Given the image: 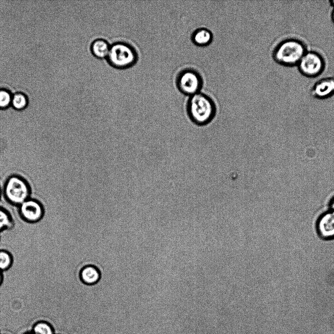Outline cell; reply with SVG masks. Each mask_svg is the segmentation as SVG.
I'll return each mask as SVG.
<instances>
[{
    "instance_id": "cell-12",
    "label": "cell",
    "mask_w": 334,
    "mask_h": 334,
    "mask_svg": "<svg viewBox=\"0 0 334 334\" xmlns=\"http://www.w3.org/2000/svg\"><path fill=\"white\" fill-rule=\"evenodd\" d=\"M213 36L211 32L205 28H200L195 31L191 37L192 42L199 46L209 45L212 40Z\"/></svg>"
},
{
    "instance_id": "cell-11",
    "label": "cell",
    "mask_w": 334,
    "mask_h": 334,
    "mask_svg": "<svg viewBox=\"0 0 334 334\" xmlns=\"http://www.w3.org/2000/svg\"><path fill=\"white\" fill-rule=\"evenodd\" d=\"M110 45L108 41L104 39L98 38L94 40L90 45V50L92 54L97 58H106Z\"/></svg>"
},
{
    "instance_id": "cell-14",
    "label": "cell",
    "mask_w": 334,
    "mask_h": 334,
    "mask_svg": "<svg viewBox=\"0 0 334 334\" xmlns=\"http://www.w3.org/2000/svg\"><path fill=\"white\" fill-rule=\"evenodd\" d=\"M13 225L14 221L10 213L0 207V232L11 229Z\"/></svg>"
},
{
    "instance_id": "cell-6",
    "label": "cell",
    "mask_w": 334,
    "mask_h": 334,
    "mask_svg": "<svg viewBox=\"0 0 334 334\" xmlns=\"http://www.w3.org/2000/svg\"><path fill=\"white\" fill-rule=\"evenodd\" d=\"M178 89L183 93L192 96L199 93L202 86L200 75L192 69H186L177 75L176 81Z\"/></svg>"
},
{
    "instance_id": "cell-4",
    "label": "cell",
    "mask_w": 334,
    "mask_h": 334,
    "mask_svg": "<svg viewBox=\"0 0 334 334\" xmlns=\"http://www.w3.org/2000/svg\"><path fill=\"white\" fill-rule=\"evenodd\" d=\"M4 194L9 202L19 206L30 198V187L22 177L12 176L7 179L4 184Z\"/></svg>"
},
{
    "instance_id": "cell-2",
    "label": "cell",
    "mask_w": 334,
    "mask_h": 334,
    "mask_svg": "<svg viewBox=\"0 0 334 334\" xmlns=\"http://www.w3.org/2000/svg\"><path fill=\"white\" fill-rule=\"evenodd\" d=\"M307 45L302 40L296 37L286 38L274 47L272 57L278 65L285 67L297 66L308 51Z\"/></svg>"
},
{
    "instance_id": "cell-3",
    "label": "cell",
    "mask_w": 334,
    "mask_h": 334,
    "mask_svg": "<svg viewBox=\"0 0 334 334\" xmlns=\"http://www.w3.org/2000/svg\"><path fill=\"white\" fill-rule=\"evenodd\" d=\"M106 58L108 64L112 67L123 69L136 64L138 55L136 49L132 45L124 41H118L110 45Z\"/></svg>"
},
{
    "instance_id": "cell-15",
    "label": "cell",
    "mask_w": 334,
    "mask_h": 334,
    "mask_svg": "<svg viewBox=\"0 0 334 334\" xmlns=\"http://www.w3.org/2000/svg\"><path fill=\"white\" fill-rule=\"evenodd\" d=\"M13 263V257L10 252L5 249H0V270L2 272L8 270Z\"/></svg>"
},
{
    "instance_id": "cell-10",
    "label": "cell",
    "mask_w": 334,
    "mask_h": 334,
    "mask_svg": "<svg viewBox=\"0 0 334 334\" xmlns=\"http://www.w3.org/2000/svg\"><path fill=\"white\" fill-rule=\"evenodd\" d=\"M80 278L83 283L87 285H93L100 280V273L96 267L88 265L81 270Z\"/></svg>"
},
{
    "instance_id": "cell-18",
    "label": "cell",
    "mask_w": 334,
    "mask_h": 334,
    "mask_svg": "<svg viewBox=\"0 0 334 334\" xmlns=\"http://www.w3.org/2000/svg\"><path fill=\"white\" fill-rule=\"evenodd\" d=\"M3 280V272L1 271L0 270V286L2 284Z\"/></svg>"
},
{
    "instance_id": "cell-7",
    "label": "cell",
    "mask_w": 334,
    "mask_h": 334,
    "mask_svg": "<svg viewBox=\"0 0 334 334\" xmlns=\"http://www.w3.org/2000/svg\"><path fill=\"white\" fill-rule=\"evenodd\" d=\"M21 218L28 223H36L42 219L44 208L38 200L29 198L19 206Z\"/></svg>"
},
{
    "instance_id": "cell-17",
    "label": "cell",
    "mask_w": 334,
    "mask_h": 334,
    "mask_svg": "<svg viewBox=\"0 0 334 334\" xmlns=\"http://www.w3.org/2000/svg\"><path fill=\"white\" fill-rule=\"evenodd\" d=\"M11 94L6 90H0V109H5L11 105Z\"/></svg>"
},
{
    "instance_id": "cell-23",
    "label": "cell",
    "mask_w": 334,
    "mask_h": 334,
    "mask_svg": "<svg viewBox=\"0 0 334 334\" xmlns=\"http://www.w3.org/2000/svg\"></svg>"
},
{
    "instance_id": "cell-9",
    "label": "cell",
    "mask_w": 334,
    "mask_h": 334,
    "mask_svg": "<svg viewBox=\"0 0 334 334\" xmlns=\"http://www.w3.org/2000/svg\"><path fill=\"white\" fill-rule=\"evenodd\" d=\"M317 229L322 238H334V212L331 211L321 216L318 220Z\"/></svg>"
},
{
    "instance_id": "cell-16",
    "label": "cell",
    "mask_w": 334,
    "mask_h": 334,
    "mask_svg": "<svg viewBox=\"0 0 334 334\" xmlns=\"http://www.w3.org/2000/svg\"><path fill=\"white\" fill-rule=\"evenodd\" d=\"M27 99L26 96L21 93L14 94L12 97L11 105L17 110H22L27 105Z\"/></svg>"
},
{
    "instance_id": "cell-19",
    "label": "cell",
    "mask_w": 334,
    "mask_h": 334,
    "mask_svg": "<svg viewBox=\"0 0 334 334\" xmlns=\"http://www.w3.org/2000/svg\"><path fill=\"white\" fill-rule=\"evenodd\" d=\"M331 211L334 212V200H333L331 203Z\"/></svg>"
},
{
    "instance_id": "cell-24",
    "label": "cell",
    "mask_w": 334,
    "mask_h": 334,
    "mask_svg": "<svg viewBox=\"0 0 334 334\" xmlns=\"http://www.w3.org/2000/svg\"></svg>"
},
{
    "instance_id": "cell-22",
    "label": "cell",
    "mask_w": 334,
    "mask_h": 334,
    "mask_svg": "<svg viewBox=\"0 0 334 334\" xmlns=\"http://www.w3.org/2000/svg\"><path fill=\"white\" fill-rule=\"evenodd\" d=\"M24 334H33L31 332H29L25 333Z\"/></svg>"
},
{
    "instance_id": "cell-20",
    "label": "cell",
    "mask_w": 334,
    "mask_h": 334,
    "mask_svg": "<svg viewBox=\"0 0 334 334\" xmlns=\"http://www.w3.org/2000/svg\"><path fill=\"white\" fill-rule=\"evenodd\" d=\"M331 19L333 23H334V9L333 10L331 13Z\"/></svg>"
},
{
    "instance_id": "cell-5",
    "label": "cell",
    "mask_w": 334,
    "mask_h": 334,
    "mask_svg": "<svg viewBox=\"0 0 334 334\" xmlns=\"http://www.w3.org/2000/svg\"><path fill=\"white\" fill-rule=\"evenodd\" d=\"M326 62L323 55L315 50H308L297 66L299 72L307 78L320 76L325 70Z\"/></svg>"
},
{
    "instance_id": "cell-21",
    "label": "cell",
    "mask_w": 334,
    "mask_h": 334,
    "mask_svg": "<svg viewBox=\"0 0 334 334\" xmlns=\"http://www.w3.org/2000/svg\"><path fill=\"white\" fill-rule=\"evenodd\" d=\"M329 2L331 6L334 9V0H330L329 1Z\"/></svg>"
},
{
    "instance_id": "cell-13",
    "label": "cell",
    "mask_w": 334,
    "mask_h": 334,
    "mask_svg": "<svg viewBox=\"0 0 334 334\" xmlns=\"http://www.w3.org/2000/svg\"><path fill=\"white\" fill-rule=\"evenodd\" d=\"M33 334H55L53 326L49 322L45 320H40L35 322L31 331Z\"/></svg>"
},
{
    "instance_id": "cell-8",
    "label": "cell",
    "mask_w": 334,
    "mask_h": 334,
    "mask_svg": "<svg viewBox=\"0 0 334 334\" xmlns=\"http://www.w3.org/2000/svg\"><path fill=\"white\" fill-rule=\"evenodd\" d=\"M311 95L318 99H325L334 95V76L317 80L310 89Z\"/></svg>"
},
{
    "instance_id": "cell-1",
    "label": "cell",
    "mask_w": 334,
    "mask_h": 334,
    "mask_svg": "<svg viewBox=\"0 0 334 334\" xmlns=\"http://www.w3.org/2000/svg\"><path fill=\"white\" fill-rule=\"evenodd\" d=\"M216 111L214 101L207 95L200 93L191 96L186 106L189 120L199 127L211 123L216 116Z\"/></svg>"
},
{
    "instance_id": "cell-25",
    "label": "cell",
    "mask_w": 334,
    "mask_h": 334,
    "mask_svg": "<svg viewBox=\"0 0 334 334\" xmlns=\"http://www.w3.org/2000/svg\"></svg>"
}]
</instances>
